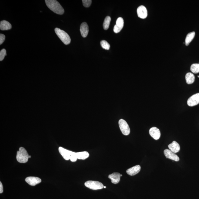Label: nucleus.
Returning a JSON list of instances; mask_svg holds the SVG:
<instances>
[{"label":"nucleus","instance_id":"31","mask_svg":"<svg viewBox=\"0 0 199 199\" xmlns=\"http://www.w3.org/2000/svg\"><path fill=\"white\" fill-rule=\"evenodd\" d=\"M104 188H106V186H104Z\"/></svg>","mask_w":199,"mask_h":199},{"label":"nucleus","instance_id":"20","mask_svg":"<svg viewBox=\"0 0 199 199\" xmlns=\"http://www.w3.org/2000/svg\"><path fill=\"white\" fill-rule=\"evenodd\" d=\"M111 21V18L110 16H107L105 18L103 24V27L104 30H107L108 29L110 26Z\"/></svg>","mask_w":199,"mask_h":199},{"label":"nucleus","instance_id":"29","mask_svg":"<svg viewBox=\"0 0 199 199\" xmlns=\"http://www.w3.org/2000/svg\"><path fill=\"white\" fill-rule=\"evenodd\" d=\"M3 185L1 182H0V193L1 194V193L3 192Z\"/></svg>","mask_w":199,"mask_h":199},{"label":"nucleus","instance_id":"26","mask_svg":"<svg viewBox=\"0 0 199 199\" xmlns=\"http://www.w3.org/2000/svg\"><path fill=\"white\" fill-rule=\"evenodd\" d=\"M82 1L84 6L86 8H88L90 6L92 2L91 0H83Z\"/></svg>","mask_w":199,"mask_h":199},{"label":"nucleus","instance_id":"28","mask_svg":"<svg viewBox=\"0 0 199 199\" xmlns=\"http://www.w3.org/2000/svg\"><path fill=\"white\" fill-rule=\"evenodd\" d=\"M5 36L2 34H0V45L3 44L4 41H5Z\"/></svg>","mask_w":199,"mask_h":199},{"label":"nucleus","instance_id":"9","mask_svg":"<svg viewBox=\"0 0 199 199\" xmlns=\"http://www.w3.org/2000/svg\"><path fill=\"white\" fill-rule=\"evenodd\" d=\"M25 181L30 186H35L40 183L41 181V180L39 177H29L25 179Z\"/></svg>","mask_w":199,"mask_h":199},{"label":"nucleus","instance_id":"4","mask_svg":"<svg viewBox=\"0 0 199 199\" xmlns=\"http://www.w3.org/2000/svg\"><path fill=\"white\" fill-rule=\"evenodd\" d=\"M85 185L87 187L93 190H100L104 188L103 184L94 181H88L85 182Z\"/></svg>","mask_w":199,"mask_h":199},{"label":"nucleus","instance_id":"6","mask_svg":"<svg viewBox=\"0 0 199 199\" xmlns=\"http://www.w3.org/2000/svg\"><path fill=\"white\" fill-rule=\"evenodd\" d=\"M187 104L190 107L196 106L199 104V93H196L189 98L187 100Z\"/></svg>","mask_w":199,"mask_h":199},{"label":"nucleus","instance_id":"5","mask_svg":"<svg viewBox=\"0 0 199 199\" xmlns=\"http://www.w3.org/2000/svg\"><path fill=\"white\" fill-rule=\"evenodd\" d=\"M118 124L121 131L124 135H128L130 133L129 126L127 122L123 119H120L119 121Z\"/></svg>","mask_w":199,"mask_h":199},{"label":"nucleus","instance_id":"33","mask_svg":"<svg viewBox=\"0 0 199 199\" xmlns=\"http://www.w3.org/2000/svg\"><path fill=\"white\" fill-rule=\"evenodd\" d=\"M198 78H199V76H198Z\"/></svg>","mask_w":199,"mask_h":199},{"label":"nucleus","instance_id":"13","mask_svg":"<svg viewBox=\"0 0 199 199\" xmlns=\"http://www.w3.org/2000/svg\"><path fill=\"white\" fill-rule=\"evenodd\" d=\"M89 26L86 22H83L82 23L80 27V32L81 34L83 37L85 38L87 36L89 33Z\"/></svg>","mask_w":199,"mask_h":199},{"label":"nucleus","instance_id":"25","mask_svg":"<svg viewBox=\"0 0 199 199\" xmlns=\"http://www.w3.org/2000/svg\"><path fill=\"white\" fill-rule=\"evenodd\" d=\"M70 160L72 162H75L76 161L77 158L76 156V153L72 152V151L71 152Z\"/></svg>","mask_w":199,"mask_h":199},{"label":"nucleus","instance_id":"19","mask_svg":"<svg viewBox=\"0 0 199 199\" xmlns=\"http://www.w3.org/2000/svg\"><path fill=\"white\" fill-rule=\"evenodd\" d=\"M195 36V32H193L188 34L186 36L185 39V44L186 46H188L190 43L194 39Z\"/></svg>","mask_w":199,"mask_h":199},{"label":"nucleus","instance_id":"23","mask_svg":"<svg viewBox=\"0 0 199 199\" xmlns=\"http://www.w3.org/2000/svg\"><path fill=\"white\" fill-rule=\"evenodd\" d=\"M124 20L122 18H118L116 21V25L118 27L123 29L124 27Z\"/></svg>","mask_w":199,"mask_h":199},{"label":"nucleus","instance_id":"15","mask_svg":"<svg viewBox=\"0 0 199 199\" xmlns=\"http://www.w3.org/2000/svg\"><path fill=\"white\" fill-rule=\"evenodd\" d=\"M169 149L172 152L176 153L180 150V145L177 142L174 141L168 146Z\"/></svg>","mask_w":199,"mask_h":199},{"label":"nucleus","instance_id":"32","mask_svg":"<svg viewBox=\"0 0 199 199\" xmlns=\"http://www.w3.org/2000/svg\"><path fill=\"white\" fill-rule=\"evenodd\" d=\"M122 176V175L121 174V176Z\"/></svg>","mask_w":199,"mask_h":199},{"label":"nucleus","instance_id":"24","mask_svg":"<svg viewBox=\"0 0 199 199\" xmlns=\"http://www.w3.org/2000/svg\"><path fill=\"white\" fill-rule=\"evenodd\" d=\"M6 55V50L5 49H3L0 51V61H3L5 58V56Z\"/></svg>","mask_w":199,"mask_h":199},{"label":"nucleus","instance_id":"27","mask_svg":"<svg viewBox=\"0 0 199 199\" xmlns=\"http://www.w3.org/2000/svg\"><path fill=\"white\" fill-rule=\"evenodd\" d=\"M122 29L118 27L115 25L114 26V32L115 33H119L121 30Z\"/></svg>","mask_w":199,"mask_h":199},{"label":"nucleus","instance_id":"30","mask_svg":"<svg viewBox=\"0 0 199 199\" xmlns=\"http://www.w3.org/2000/svg\"><path fill=\"white\" fill-rule=\"evenodd\" d=\"M29 158H31V156H29Z\"/></svg>","mask_w":199,"mask_h":199},{"label":"nucleus","instance_id":"18","mask_svg":"<svg viewBox=\"0 0 199 199\" xmlns=\"http://www.w3.org/2000/svg\"><path fill=\"white\" fill-rule=\"evenodd\" d=\"M195 76L194 74L191 73H188L186 75V82L188 84H191L194 82L195 81Z\"/></svg>","mask_w":199,"mask_h":199},{"label":"nucleus","instance_id":"10","mask_svg":"<svg viewBox=\"0 0 199 199\" xmlns=\"http://www.w3.org/2000/svg\"><path fill=\"white\" fill-rule=\"evenodd\" d=\"M150 135L155 140L159 139L160 137V132L159 129L156 127H152L149 130Z\"/></svg>","mask_w":199,"mask_h":199},{"label":"nucleus","instance_id":"2","mask_svg":"<svg viewBox=\"0 0 199 199\" xmlns=\"http://www.w3.org/2000/svg\"><path fill=\"white\" fill-rule=\"evenodd\" d=\"M29 156L25 149L21 147L17 153L16 159L18 162L20 163H26L28 161Z\"/></svg>","mask_w":199,"mask_h":199},{"label":"nucleus","instance_id":"16","mask_svg":"<svg viewBox=\"0 0 199 199\" xmlns=\"http://www.w3.org/2000/svg\"><path fill=\"white\" fill-rule=\"evenodd\" d=\"M11 24L6 20H2L0 23V29L1 30H8L11 29Z\"/></svg>","mask_w":199,"mask_h":199},{"label":"nucleus","instance_id":"22","mask_svg":"<svg viewBox=\"0 0 199 199\" xmlns=\"http://www.w3.org/2000/svg\"><path fill=\"white\" fill-rule=\"evenodd\" d=\"M101 46L103 49L106 50H109L110 48V45L105 40H102L100 42Z\"/></svg>","mask_w":199,"mask_h":199},{"label":"nucleus","instance_id":"17","mask_svg":"<svg viewBox=\"0 0 199 199\" xmlns=\"http://www.w3.org/2000/svg\"><path fill=\"white\" fill-rule=\"evenodd\" d=\"M89 153L86 151L76 153V156L77 159L85 160L89 157Z\"/></svg>","mask_w":199,"mask_h":199},{"label":"nucleus","instance_id":"14","mask_svg":"<svg viewBox=\"0 0 199 199\" xmlns=\"http://www.w3.org/2000/svg\"><path fill=\"white\" fill-rule=\"evenodd\" d=\"M121 174L118 173H114L109 176V178L111 179L112 183L117 184L120 181Z\"/></svg>","mask_w":199,"mask_h":199},{"label":"nucleus","instance_id":"12","mask_svg":"<svg viewBox=\"0 0 199 199\" xmlns=\"http://www.w3.org/2000/svg\"><path fill=\"white\" fill-rule=\"evenodd\" d=\"M141 169V166L138 165L128 169L126 172L130 176H133L139 173Z\"/></svg>","mask_w":199,"mask_h":199},{"label":"nucleus","instance_id":"7","mask_svg":"<svg viewBox=\"0 0 199 199\" xmlns=\"http://www.w3.org/2000/svg\"><path fill=\"white\" fill-rule=\"evenodd\" d=\"M164 153L165 156L167 159L172 160L176 162H178L180 160V159L178 156L170 149H165L164 151Z\"/></svg>","mask_w":199,"mask_h":199},{"label":"nucleus","instance_id":"8","mask_svg":"<svg viewBox=\"0 0 199 199\" xmlns=\"http://www.w3.org/2000/svg\"><path fill=\"white\" fill-rule=\"evenodd\" d=\"M137 15L138 17L141 19H145L148 16V11L146 8L144 6H141L137 10Z\"/></svg>","mask_w":199,"mask_h":199},{"label":"nucleus","instance_id":"1","mask_svg":"<svg viewBox=\"0 0 199 199\" xmlns=\"http://www.w3.org/2000/svg\"><path fill=\"white\" fill-rule=\"evenodd\" d=\"M47 6L53 12L58 15H63L64 10L59 3L56 0H46Z\"/></svg>","mask_w":199,"mask_h":199},{"label":"nucleus","instance_id":"11","mask_svg":"<svg viewBox=\"0 0 199 199\" xmlns=\"http://www.w3.org/2000/svg\"><path fill=\"white\" fill-rule=\"evenodd\" d=\"M59 151L63 158L66 160H68L70 159V156L72 151L68 150L61 147L59 148Z\"/></svg>","mask_w":199,"mask_h":199},{"label":"nucleus","instance_id":"21","mask_svg":"<svg viewBox=\"0 0 199 199\" xmlns=\"http://www.w3.org/2000/svg\"><path fill=\"white\" fill-rule=\"evenodd\" d=\"M191 71L194 74H198L199 72V64H194L191 67Z\"/></svg>","mask_w":199,"mask_h":199},{"label":"nucleus","instance_id":"3","mask_svg":"<svg viewBox=\"0 0 199 199\" xmlns=\"http://www.w3.org/2000/svg\"><path fill=\"white\" fill-rule=\"evenodd\" d=\"M55 31L57 36L64 44L68 45L70 44L71 39L69 35L66 32L58 28L55 29Z\"/></svg>","mask_w":199,"mask_h":199}]
</instances>
